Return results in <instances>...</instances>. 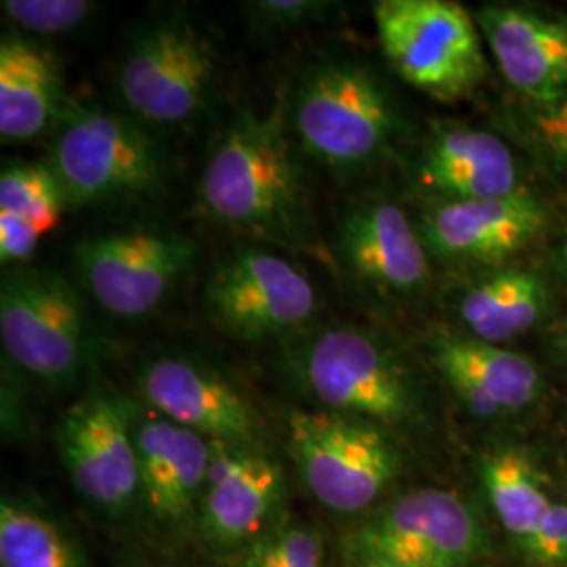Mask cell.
<instances>
[{
	"mask_svg": "<svg viewBox=\"0 0 567 567\" xmlns=\"http://www.w3.org/2000/svg\"><path fill=\"white\" fill-rule=\"evenodd\" d=\"M74 264L105 311L142 318L163 303L194 264V244L177 234L131 229L81 240Z\"/></svg>",
	"mask_w": 567,
	"mask_h": 567,
	"instance_id": "30bf717a",
	"label": "cell"
},
{
	"mask_svg": "<svg viewBox=\"0 0 567 567\" xmlns=\"http://www.w3.org/2000/svg\"><path fill=\"white\" fill-rule=\"evenodd\" d=\"M489 53L526 105L567 95V18L524 4H486L475 13Z\"/></svg>",
	"mask_w": 567,
	"mask_h": 567,
	"instance_id": "2e32d148",
	"label": "cell"
},
{
	"mask_svg": "<svg viewBox=\"0 0 567 567\" xmlns=\"http://www.w3.org/2000/svg\"><path fill=\"white\" fill-rule=\"evenodd\" d=\"M522 128L536 158L567 179V95L548 105H526Z\"/></svg>",
	"mask_w": 567,
	"mask_h": 567,
	"instance_id": "83f0119b",
	"label": "cell"
},
{
	"mask_svg": "<svg viewBox=\"0 0 567 567\" xmlns=\"http://www.w3.org/2000/svg\"><path fill=\"white\" fill-rule=\"evenodd\" d=\"M215 68L213 47L194 25L158 21L124 55L118 72L122 102L147 124H183L203 112Z\"/></svg>",
	"mask_w": 567,
	"mask_h": 567,
	"instance_id": "ba28073f",
	"label": "cell"
},
{
	"mask_svg": "<svg viewBox=\"0 0 567 567\" xmlns=\"http://www.w3.org/2000/svg\"><path fill=\"white\" fill-rule=\"evenodd\" d=\"M131 567H164V566H154V564H142V566H131Z\"/></svg>",
	"mask_w": 567,
	"mask_h": 567,
	"instance_id": "e575fe53",
	"label": "cell"
},
{
	"mask_svg": "<svg viewBox=\"0 0 567 567\" xmlns=\"http://www.w3.org/2000/svg\"><path fill=\"white\" fill-rule=\"evenodd\" d=\"M482 482L503 526L522 540L529 538L553 507L534 468L515 450L489 454L482 465Z\"/></svg>",
	"mask_w": 567,
	"mask_h": 567,
	"instance_id": "cb8c5ba5",
	"label": "cell"
},
{
	"mask_svg": "<svg viewBox=\"0 0 567 567\" xmlns=\"http://www.w3.org/2000/svg\"><path fill=\"white\" fill-rule=\"evenodd\" d=\"M200 194L224 224L282 246L303 243V182L278 114L231 124L204 166Z\"/></svg>",
	"mask_w": 567,
	"mask_h": 567,
	"instance_id": "6da1fadb",
	"label": "cell"
},
{
	"mask_svg": "<svg viewBox=\"0 0 567 567\" xmlns=\"http://www.w3.org/2000/svg\"><path fill=\"white\" fill-rule=\"evenodd\" d=\"M248 9L259 18L264 25H295L299 21L309 20L316 13L324 11L326 2H309V0H269V2H252Z\"/></svg>",
	"mask_w": 567,
	"mask_h": 567,
	"instance_id": "4dcf8cb0",
	"label": "cell"
},
{
	"mask_svg": "<svg viewBox=\"0 0 567 567\" xmlns=\"http://www.w3.org/2000/svg\"><path fill=\"white\" fill-rule=\"evenodd\" d=\"M143 400L154 414L189 429L208 442L259 446L255 408L221 374L183 358H161L140 377Z\"/></svg>",
	"mask_w": 567,
	"mask_h": 567,
	"instance_id": "9a60e30c",
	"label": "cell"
},
{
	"mask_svg": "<svg viewBox=\"0 0 567 567\" xmlns=\"http://www.w3.org/2000/svg\"><path fill=\"white\" fill-rule=\"evenodd\" d=\"M324 538L318 527L284 519L243 548L236 567H324Z\"/></svg>",
	"mask_w": 567,
	"mask_h": 567,
	"instance_id": "484cf974",
	"label": "cell"
},
{
	"mask_svg": "<svg viewBox=\"0 0 567 567\" xmlns=\"http://www.w3.org/2000/svg\"><path fill=\"white\" fill-rule=\"evenodd\" d=\"M0 567H84L81 548L49 515L4 498L0 505Z\"/></svg>",
	"mask_w": 567,
	"mask_h": 567,
	"instance_id": "603a6c76",
	"label": "cell"
},
{
	"mask_svg": "<svg viewBox=\"0 0 567 567\" xmlns=\"http://www.w3.org/2000/svg\"><path fill=\"white\" fill-rule=\"evenodd\" d=\"M374 23L391 70L440 102H458L487 76L475 16L450 0H381Z\"/></svg>",
	"mask_w": 567,
	"mask_h": 567,
	"instance_id": "3957f363",
	"label": "cell"
},
{
	"mask_svg": "<svg viewBox=\"0 0 567 567\" xmlns=\"http://www.w3.org/2000/svg\"><path fill=\"white\" fill-rule=\"evenodd\" d=\"M534 561L557 566L567 561V505H553L524 540Z\"/></svg>",
	"mask_w": 567,
	"mask_h": 567,
	"instance_id": "f1b7e54d",
	"label": "cell"
},
{
	"mask_svg": "<svg viewBox=\"0 0 567 567\" xmlns=\"http://www.w3.org/2000/svg\"><path fill=\"white\" fill-rule=\"evenodd\" d=\"M97 4L86 0H4L2 13L23 32L63 34L76 30Z\"/></svg>",
	"mask_w": 567,
	"mask_h": 567,
	"instance_id": "4316f807",
	"label": "cell"
},
{
	"mask_svg": "<svg viewBox=\"0 0 567 567\" xmlns=\"http://www.w3.org/2000/svg\"><path fill=\"white\" fill-rule=\"evenodd\" d=\"M548 208L529 189L508 198L433 204L419 231L431 257L447 264L496 265L534 243Z\"/></svg>",
	"mask_w": 567,
	"mask_h": 567,
	"instance_id": "5bb4252c",
	"label": "cell"
},
{
	"mask_svg": "<svg viewBox=\"0 0 567 567\" xmlns=\"http://www.w3.org/2000/svg\"><path fill=\"white\" fill-rule=\"evenodd\" d=\"M51 166L68 204L102 203L161 189L164 163L137 124L102 110L74 112L61 128Z\"/></svg>",
	"mask_w": 567,
	"mask_h": 567,
	"instance_id": "8992f818",
	"label": "cell"
},
{
	"mask_svg": "<svg viewBox=\"0 0 567 567\" xmlns=\"http://www.w3.org/2000/svg\"><path fill=\"white\" fill-rule=\"evenodd\" d=\"M292 131L316 161L360 168L379 161L395 142L402 116L385 84L364 65L330 61L299 84Z\"/></svg>",
	"mask_w": 567,
	"mask_h": 567,
	"instance_id": "7a4b0ae2",
	"label": "cell"
},
{
	"mask_svg": "<svg viewBox=\"0 0 567 567\" xmlns=\"http://www.w3.org/2000/svg\"><path fill=\"white\" fill-rule=\"evenodd\" d=\"M210 318L246 341L282 337L316 313V290L299 267L265 250H240L208 280Z\"/></svg>",
	"mask_w": 567,
	"mask_h": 567,
	"instance_id": "8fae6325",
	"label": "cell"
},
{
	"mask_svg": "<svg viewBox=\"0 0 567 567\" xmlns=\"http://www.w3.org/2000/svg\"><path fill=\"white\" fill-rule=\"evenodd\" d=\"M42 234L23 219L20 215L0 210V259L2 264H23L28 261L37 246L41 243Z\"/></svg>",
	"mask_w": 567,
	"mask_h": 567,
	"instance_id": "f546056e",
	"label": "cell"
},
{
	"mask_svg": "<svg viewBox=\"0 0 567 567\" xmlns=\"http://www.w3.org/2000/svg\"><path fill=\"white\" fill-rule=\"evenodd\" d=\"M61 463L82 498L107 515H122L140 498L135 431L105 393L70 405L58 425Z\"/></svg>",
	"mask_w": 567,
	"mask_h": 567,
	"instance_id": "7c38bea8",
	"label": "cell"
},
{
	"mask_svg": "<svg viewBox=\"0 0 567 567\" xmlns=\"http://www.w3.org/2000/svg\"><path fill=\"white\" fill-rule=\"evenodd\" d=\"M210 444L196 532L213 550H243L278 522L286 475L259 446Z\"/></svg>",
	"mask_w": 567,
	"mask_h": 567,
	"instance_id": "4fadbf2b",
	"label": "cell"
},
{
	"mask_svg": "<svg viewBox=\"0 0 567 567\" xmlns=\"http://www.w3.org/2000/svg\"><path fill=\"white\" fill-rule=\"evenodd\" d=\"M133 431L140 498L150 517L171 532L196 527L213 444L158 414L133 423Z\"/></svg>",
	"mask_w": 567,
	"mask_h": 567,
	"instance_id": "ac0fdd59",
	"label": "cell"
},
{
	"mask_svg": "<svg viewBox=\"0 0 567 567\" xmlns=\"http://www.w3.org/2000/svg\"><path fill=\"white\" fill-rule=\"evenodd\" d=\"M550 303V288L538 271L503 267L471 284L456 311L466 337L498 344L534 330L547 318Z\"/></svg>",
	"mask_w": 567,
	"mask_h": 567,
	"instance_id": "44dd1931",
	"label": "cell"
},
{
	"mask_svg": "<svg viewBox=\"0 0 567 567\" xmlns=\"http://www.w3.org/2000/svg\"><path fill=\"white\" fill-rule=\"evenodd\" d=\"M353 567H408L386 559H353Z\"/></svg>",
	"mask_w": 567,
	"mask_h": 567,
	"instance_id": "1f68e13d",
	"label": "cell"
},
{
	"mask_svg": "<svg viewBox=\"0 0 567 567\" xmlns=\"http://www.w3.org/2000/svg\"><path fill=\"white\" fill-rule=\"evenodd\" d=\"M339 246L349 274L386 299H412L431 278L425 240L393 203L355 208L343 225Z\"/></svg>",
	"mask_w": 567,
	"mask_h": 567,
	"instance_id": "d6986e66",
	"label": "cell"
},
{
	"mask_svg": "<svg viewBox=\"0 0 567 567\" xmlns=\"http://www.w3.org/2000/svg\"><path fill=\"white\" fill-rule=\"evenodd\" d=\"M61 97L55 60L20 37L0 42V137L4 143L39 137Z\"/></svg>",
	"mask_w": 567,
	"mask_h": 567,
	"instance_id": "7402d4cb",
	"label": "cell"
},
{
	"mask_svg": "<svg viewBox=\"0 0 567 567\" xmlns=\"http://www.w3.org/2000/svg\"><path fill=\"white\" fill-rule=\"evenodd\" d=\"M555 349L567 360V324L555 337Z\"/></svg>",
	"mask_w": 567,
	"mask_h": 567,
	"instance_id": "d6a6232c",
	"label": "cell"
},
{
	"mask_svg": "<svg viewBox=\"0 0 567 567\" xmlns=\"http://www.w3.org/2000/svg\"><path fill=\"white\" fill-rule=\"evenodd\" d=\"M416 182L437 203L494 200L527 192L505 140L466 124H437L416 158Z\"/></svg>",
	"mask_w": 567,
	"mask_h": 567,
	"instance_id": "e0dca14e",
	"label": "cell"
},
{
	"mask_svg": "<svg viewBox=\"0 0 567 567\" xmlns=\"http://www.w3.org/2000/svg\"><path fill=\"white\" fill-rule=\"evenodd\" d=\"M65 204L51 164H16L0 175V210L28 219L42 236L60 224Z\"/></svg>",
	"mask_w": 567,
	"mask_h": 567,
	"instance_id": "d4e9b609",
	"label": "cell"
},
{
	"mask_svg": "<svg viewBox=\"0 0 567 567\" xmlns=\"http://www.w3.org/2000/svg\"><path fill=\"white\" fill-rule=\"evenodd\" d=\"M559 264L564 267V274L567 276V238L564 246H561V257H559Z\"/></svg>",
	"mask_w": 567,
	"mask_h": 567,
	"instance_id": "836d02e7",
	"label": "cell"
},
{
	"mask_svg": "<svg viewBox=\"0 0 567 567\" xmlns=\"http://www.w3.org/2000/svg\"><path fill=\"white\" fill-rule=\"evenodd\" d=\"M431 351L444 381L480 419L517 414L540 395L538 368L517 351L466 334H444L433 341Z\"/></svg>",
	"mask_w": 567,
	"mask_h": 567,
	"instance_id": "ffe728a7",
	"label": "cell"
},
{
	"mask_svg": "<svg viewBox=\"0 0 567 567\" xmlns=\"http://www.w3.org/2000/svg\"><path fill=\"white\" fill-rule=\"evenodd\" d=\"M0 339L9 358L44 385L76 383L89 360L81 295L51 269L9 271L0 286Z\"/></svg>",
	"mask_w": 567,
	"mask_h": 567,
	"instance_id": "5b68a950",
	"label": "cell"
},
{
	"mask_svg": "<svg viewBox=\"0 0 567 567\" xmlns=\"http://www.w3.org/2000/svg\"><path fill=\"white\" fill-rule=\"evenodd\" d=\"M486 548V532L461 496L412 489L351 536L353 559H386L408 567H471Z\"/></svg>",
	"mask_w": 567,
	"mask_h": 567,
	"instance_id": "9c48e42d",
	"label": "cell"
},
{
	"mask_svg": "<svg viewBox=\"0 0 567 567\" xmlns=\"http://www.w3.org/2000/svg\"><path fill=\"white\" fill-rule=\"evenodd\" d=\"M288 444L309 494L334 513L372 507L398 473L383 426L332 410H292Z\"/></svg>",
	"mask_w": 567,
	"mask_h": 567,
	"instance_id": "277c9868",
	"label": "cell"
},
{
	"mask_svg": "<svg viewBox=\"0 0 567 567\" xmlns=\"http://www.w3.org/2000/svg\"><path fill=\"white\" fill-rule=\"evenodd\" d=\"M305 385L339 414L379 426L402 425L416 412V395L402 364L377 337L360 328L320 334L303 355Z\"/></svg>",
	"mask_w": 567,
	"mask_h": 567,
	"instance_id": "52a82bcc",
	"label": "cell"
}]
</instances>
